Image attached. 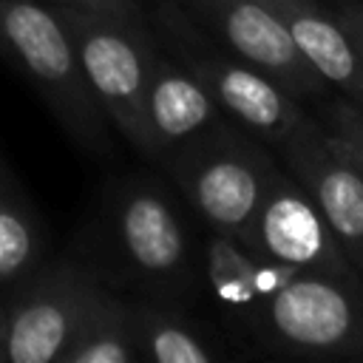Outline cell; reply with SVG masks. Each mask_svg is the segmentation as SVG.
Returning <instances> with one entry per match:
<instances>
[{
	"label": "cell",
	"mask_w": 363,
	"mask_h": 363,
	"mask_svg": "<svg viewBox=\"0 0 363 363\" xmlns=\"http://www.w3.org/2000/svg\"><path fill=\"white\" fill-rule=\"evenodd\" d=\"M241 244L298 272L360 275L343 252L320 207L289 173H281V167H275L261 207Z\"/></svg>",
	"instance_id": "30bf717a"
},
{
	"label": "cell",
	"mask_w": 363,
	"mask_h": 363,
	"mask_svg": "<svg viewBox=\"0 0 363 363\" xmlns=\"http://www.w3.org/2000/svg\"><path fill=\"white\" fill-rule=\"evenodd\" d=\"M218 45L275 79L298 102H323L329 82L295 48L269 0H176Z\"/></svg>",
	"instance_id": "8992f818"
},
{
	"label": "cell",
	"mask_w": 363,
	"mask_h": 363,
	"mask_svg": "<svg viewBox=\"0 0 363 363\" xmlns=\"http://www.w3.org/2000/svg\"><path fill=\"white\" fill-rule=\"evenodd\" d=\"M278 354L363 357V278L295 272L250 320Z\"/></svg>",
	"instance_id": "5b68a950"
},
{
	"label": "cell",
	"mask_w": 363,
	"mask_h": 363,
	"mask_svg": "<svg viewBox=\"0 0 363 363\" xmlns=\"http://www.w3.org/2000/svg\"><path fill=\"white\" fill-rule=\"evenodd\" d=\"M111 235L119 258L139 281L159 289L190 281V235L173 199L153 179H136L116 193Z\"/></svg>",
	"instance_id": "ba28073f"
},
{
	"label": "cell",
	"mask_w": 363,
	"mask_h": 363,
	"mask_svg": "<svg viewBox=\"0 0 363 363\" xmlns=\"http://www.w3.org/2000/svg\"><path fill=\"white\" fill-rule=\"evenodd\" d=\"M218 102L193 77L182 62L156 51L147 94H145V116L150 133L153 159L167 156L187 139L204 133L218 122Z\"/></svg>",
	"instance_id": "8fae6325"
},
{
	"label": "cell",
	"mask_w": 363,
	"mask_h": 363,
	"mask_svg": "<svg viewBox=\"0 0 363 363\" xmlns=\"http://www.w3.org/2000/svg\"><path fill=\"white\" fill-rule=\"evenodd\" d=\"M60 363H142L133 343L130 303L102 286Z\"/></svg>",
	"instance_id": "9a60e30c"
},
{
	"label": "cell",
	"mask_w": 363,
	"mask_h": 363,
	"mask_svg": "<svg viewBox=\"0 0 363 363\" xmlns=\"http://www.w3.org/2000/svg\"><path fill=\"white\" fill-rule=\"evenodd\" d=\"M298 269L272 261L269 255L241 244L238 238L213 233L204 250V281L213 298L247 326L258 309L295 275Z\"/></svg>",
	"instance_id": "7c38bea8"
},
{
	"label": "cell",
	"mask_w": 363,
	"mask_h": 363,
	"mask_svg": "<svg viewBox=\"0 0 363 363\" xmlns=\"http://www.w3.org/2000/svg\"><path fill=\"white\" fill-rule=\"evenodd\" d=\"M99 289V275L68 258L34 269L9 303L6 363H60Z\"/></svg>",
	"instance_id": "52a82bcc"
},
{
	"label": "cell",
	"mask_w": 363,
	"mask_h": 363,
	"mask_svg": "<svg viewBox=\"0 0 363 363\" xmlns=\"http://www.w3.org/2000/svg\"><path fill=\"white\" fill-rule=\"evenodd\" d=\"M51 6H74V9H88V11H102V14H119L130 20H145L142 9L133 0H48Z\"/></svg>",
	"instance_id": "ac0fdd59"
},
{
	"label": "cell",
	"mask_w": 363,
	"mask_h": 363,
	"mask_svg": "<svg viewBox=\"0 0 363 363\" xmlns=\"http://www.w3.org/2000/svg\"><path fill=\"white\" fill-rule=\"evenodd\" d=\"M269 3L286 26L295 48L303 54V60L329 82V88H337L340 96L363 108V62L337 17L318 0Z\"/></svg>",
	"instance_id": "4fadbf2b"
},
{
	"label": "cell",
	"mask_w": 363,
	"mask_h": 363,
	"mask_svg": "<svg viewBox=\"0 0 363 363\" xmlns=\"http://www.w3.org/2000/svg\"><path fill=\"white\" fill-rule=\"evenodd\" d=\"M318 119L329 139L363 170V108L346 96H337L323 102Z\"/></svg>",
	"instance_id": "e0dca14e"
},
{
	"label": "cell",
	"mask_w": 363,
	"mask_h": 363,
	"mask_svg": "<svg viewBox=\"0 0 363 363\" xmlns=\"http://www.w3.org/2000/svg\"><path fill=\"white\" fill-rule=\"evenodd\" d=\"M275 167L255 139L221 122L167 153V170L193 213L213 233L238 241L247 238Z\"/></svg>",
	"instance_id": "3957f363"
},
{
	"label": "cell",
	"mask_w": 363,
	"mask_h": 363,
	"mask_svg": "<svg viewBox=\"0 0 363 363\" xmlns=\"http://www.w3.org/2000/svg\"><path fill=\"white\" fill-rule=\"evenodd\" d=\"M286 173L312 196L343 252L363 275V170L329 139L320 119L303 113L275 145Z\"/></svg>",
	"instance_id": "9c48e42d"
},
{
	"label": "cell",
	"mask_w": 363,
	"mask_h": 363,
	"mask_svg": "<svg viewBox=\"0 0 363 363\" xmlns=\"http://www.w3.org/2000/svg\"><path fill=\"white\" fill-rule=\"evenodd\" d=\"M54 11L77 48L85 82L108 122H113L139 153L153 156L145 94L156 45L147 23L74 6H54Z\"/></svg>",
	"instance_id": "7a4b0ae2"
},
{
	"label": "cell",
	"mask_w": 363,
	"mask_h": 363,
	"mask_svg": "<svg viewBox=\"0 0 363 363\" xmlns=\"http://www.w3.org/2000/svg\"><path fill=\"white\" fill-rule=\"evenodd\" d=\"M335 17L343 26L346 37L352 40V45H354V51H357V57L363 62V0H346V3H340L337 11H335Z\"/></svg>",
	"instance_id": "d6986e66"
},
{
	"label": "cell",
	"mask_w": 363,
	"mask_h": 363,
	"mask_svg": "<svg viewBox=\"0 0 363 363\" xmlns=\"http://www.w3.org/2000/svg\"><path fill=\"white\" fill-rule=\"evenodd\" d=\"M133 343L142 360L153 363H210L227 352L218 340L193 318L156 306V303H130Z\"/></svg>",
	"instance_id": "5bb4252c"
},
{
	"label": "cell",
	"mask_w": 363,
	"mask_h": 363,
	"mask_svg": "<svg viewBox=\"0 0 363 363\" xmlns=\"http://www.w3.org/2000/svg\"><path fill=\"white\" fill-rule=\"evenodd\" d=\"M0 57L31 79L82 147L94 153L108 147V116L88 88L77 48L51 3L0 0Z\"/></svg>",
	"instance_id": "6da1fadb"
},
{
	"label": "cell",
	"mask_w": 363,
	"mask_h": 363,
	"mask_svg": "<svg viewBox=\"0 0 363 363\" xmlns=\"http://www.w3.org/2000/svg\"><path fill=\"white\" fill-rule=\"evenodd\" d=\"M153 20L164 37V45L170 48V57L199 77L218 108L258 139L278 145L306 113V108L275 79L204 34L176 0H159Z\"/></svg>",
	"instance_id": "277c9868"
},
{
	"label": "cell",
	"mask_w": 363,
	"mask_h": 363,
	"mask_svg": "<svg viewBox=\"0 0 363 363\" xmlns=\"http://www.w3.org/2000/svg\"><path fill=\"white\" fill-rule=\"evenodd\" d=\"M43 258V227L28 199L0 167V286H20Z\"/></svg>",
	"instance_id": "2e32d148"
},
{
	"label": "cell",
	"mask_w": 363,
	"mask_h": 363,
	"mask_svg": "<svg viewBox=\"0 0 363 363\" xmlns=\"http://www.w3.org/2000/svg\"><path fill=\"white\" fill-rule=\"evenodd\" d=\"M6 332H9V306L0 301V363H6Z\"/></svg>",
	"instance_id": "ffe728a7"
}]
</instances>
